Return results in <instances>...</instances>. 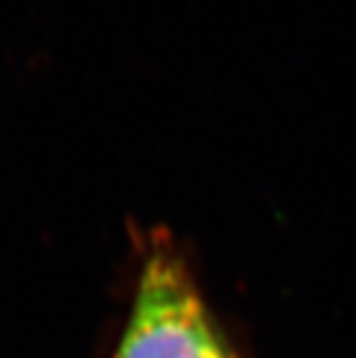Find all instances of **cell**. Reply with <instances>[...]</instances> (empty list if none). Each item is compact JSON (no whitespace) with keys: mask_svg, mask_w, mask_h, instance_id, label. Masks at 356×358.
Returning <instances> with one entry per match:
<instances>
[{"mask_svg":"<svg viewBox=\"0 0 356 358\" xmlns=\"http://www.w3.org/2000/svg\"><path fill=\"white\" fill-rule=\"evenodd\" d=\"M113 358H238L185 252L150 234Z\"/></svg>","mask_w":356,"mask_h":358,"instance_id":"cell-1","label":"cell"}]
</instances>
